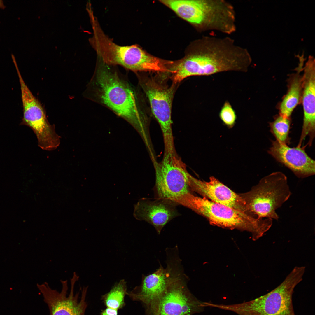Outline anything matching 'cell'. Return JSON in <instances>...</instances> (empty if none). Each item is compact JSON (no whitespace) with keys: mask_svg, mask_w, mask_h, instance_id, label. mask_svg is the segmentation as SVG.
Listing matches in <instances>:
<instances>
[{"mask_svg":"<svg viewBox=\"0 0 315 315\" xmlns=\"http://www.w3.org/2000/svg\"><path fill=\"white\" fill-rule=\"evenodd\" d=\"M176 202L188 208L207 218L214 225L251 232L256 240L262 237L272 224L269 218H258L230 207L218 204L190 192L178 198Z\"/></svg>","mask_w":315,"mask_h":315,"instance_id":"obj_3","label":"cell"},{"mask_svg":"<svg viewBox=\"0 0 315 315\" xmlns=\"http://www.w3.org/2000/svg\"><path fill=\"white\" fill-rule=\"evenodd\" d=\"M155 172V188L159 199L174 201L190 192L185 164L176 152H164L162 161L153 160Z\"/></svg>","mask_w":315,"mask_h":315,"instance_id":"obj_9","label":"cell"},{"mask_svg":"<svg viewBox=\"0 0 315 315\" xmlns=\"http://www.w3.org/2000/svg\"><path fill=\"white\" fill-rule=\"evenodd\" d=\"M126 282L124 279L116 283L110 291L102 296L101 299L107 307L118 310L125 305V297L127 293Z\"/></svg>","mask_w":315,"mask_h":315,"instance_id":"obj_18","label":"cell"},{"mask_svg":"<svg viewBox=\"0 0 315 315\" xmlns=\"http://www.w3.org/2000/svg\"><path fill=\"white\" fill-rule=\"evenodd\" d=\"M190 189L211 201L248 214L245 200L240 195L231 190L213 177L208 182L202 181L190 174L188 178Z\"/></svg>","mask_w":315,"mask_h":315,"instance_id":"obj_14","label":"cell"},{"mask_svg":"<svg viewBox=\"0 0 315 315\" xmlns=\"http://www.w3.org/2000/svg\"><path fill=\"white\" fill-rule=\"evenodd\" d=\"M93 35L90 41L98 57L110 65H120L135 73L159 71L160 59L151 55L136 45L122 46L114 42L104 33L94 16L90 18Z\"/></svg>","mask_w":315,"mask_h":315,"instance_id":"obj_4","label":"cell"},{"mask_svg":"<svg viewBox=\"0 0 315 315\" xmlns=\"http://www.w3.org/2000/svg\"><path fill=\"white\" fill-rule=\"evenodd\" d=\"M268 152L298 178H303L315 174V161L308 155L304 147L291 148L275 140L272 141Z\"/></svg>","mask_w":315,"mask_h":315,"instance_id":"obj_13","label":"cell"},{"mask_svg":"<svg viewBox=\"0 0 315 315\" xmlns=\"http://www.w3.org/2000/svg\"><path fill=\"white\" fill-rule=\"evenodd\" d=\"M301 100L303 110V120L299 141L302 144L305 138H309L308 144L311 145L315 133V61L310 57L303 68Z\"/></svg>","mask_w":315,"mask_h":315,"instance_id":"obj_12","label":"cell"},{"mask_svg":"<svg viewBox=\"0 0 315 315\" xmlns=\"http://www.w3.org/2000/svg\"><path fill=\"white\" fill-rule=\"evenodd\" d=\"M79 279V276L74 272L70 279L71 287L68 295L67 280H60L62 289L60 292L51 288L47 282L37 284V288L48 307L50 315H85L88 306L86 298L88 287L80 289L81 294L79 300L80 290L75 294L74 293L75 285Z\"/></svg>","mask_w":315,"mask_h":315,"instance_id":"obj_11","label":"cell"},{"mask_svg":"<svg viewBox=\"0 0 315 315\" xmlns=\"http://www.w3.org/2000/svg\"><path fill=\"white\" fill-rule=\"evenodd\" d=\"M6 7L3 1L0 0V9H4Z\"/></svg>","mask_w":315,"mask_h":315,"instance_id":"obj_22","label":"cell"},{"mask_svg":"<svg viewBox=\"0 0 315 315\" xmlns=\"http://www.w3.org/2000/svg\"><path fill=\"white\" fill-rule=\"evenodd\" d=\"M176 204L170 200L159 198L142 199L136 205L134 214L137 219L152 225L160 234L165 225L178 215Z\"/></svg>","mask_w":315,"mask_h":315,"instance_id":"obj_16","label":"cell"},{"mask_svg":"<svg viewBox=\"0 0 315 315\" xmlns=\"http://www.w3.org/2000/svg\"><path fill=\"white\" fill-rule=\"evenodd\" d=\"M139 85L148 99L152 112L162 131L164 150L175 149L172 130V108L176 89L173 83L169 85L164 81L165 77H159L136 73Z\"/></svg>","mask_w":315,"mask_h":315,"instance_id":"obj_7","label":"cell"},{"mask_svg":"<svg viewBox=\"0 0 315 315\" xmlns=\"http://www.w3.org/2000/svg\"><path fill=\"white\" fill-rule=\"evenodd\" d=\"M305 270L304 266L295 267L278 286L263 296L241 303L218 304L217 307L239 315H295L292 295Z\"/></svg>","mask_w":315,"mask_h":315,"instance_id":"obj_5","label":"cell"},{"mask_svg":"<svg viewBox=\"0 0 315 315\" xmlns=\"http://www.w3.org/2000/svg\"><path fill=\"white\" fill-rule=\"evenodd\" d=\"M290 122L289 118L279 115L270 124V130L278 141L287 144Z\"/></svg>","mask_w":315,"mask_h":315,"instance_id":"obj_19","label":"cell"},{"mask_svg":"<svg viewBox=\"0 0 315 315\" xmlns=\"http://www.w3.org/2000/svg\"><path fill=\"white\" fill-rule=\"evenodd\" d=\"M219 115L223 123L229 128L232 127L236 123L237 115L235 111L227 100L225 102L222 107Z\"/></svg>","mask_w":315,"mask_h":315,"instance_id":"obj_20","label":"cell"},{"mask_svg":"<svg viewBox=\"0 0 315 315\" xmlns=\"http://www.w3.org/2000/svg\"><path fill=\"white\" fill-rule=\"evenodd\" d=\"M193 52L173 67L170 78L178 84L192 76H208L227 71L246 72L252 60L247 50L229 37L205 36Z\"/></svg>","mask_w":315,"mask_h":315,"instance_id":"obj_1","label":"cell"},{"mask_svg":"<svg viewBox=\"0 0 315 315\" xmlns=\"http://www.w3.org/2000/svg\"><path fill=\"white\" fill-rule=\"evenodd\" d=\"M155 271L147 276H142L141 284L135 287L127 295L132 300L140 301L149 310L167 289L169 282L170 272L167 265L161 264Z\"/></svg>","mask_w":315,"mask_h":315,"instance_id":"obj_15","label":"cell"},{"mask_svg":"<svg viewBox=\"0 0 315 315\" xmlns=\"http://www.w3.org/2000/svg\"><path fill=\"white\" fill-rule=\"evenodd\" d=\"M188 278L181 262L171 265L169 285L148 310L151 315H192L200 310L201 303L187 288Z\"/></svg>","mask_w":315,"mask_h":315,"instance_id":"obj_8","label":"cell"},{"mask_svg":"<svg viewBox=\"0 0 315 315\" xmlns=\"http://www.w3.org/2000/svg\"><path fill=\"white\" fill-rule=\"evenodd\" d=\"M100 315H118V310L107 307L102 311Z\"/></svg>","mask_w":315,"mask_h":315,"instance_id":"obj_21","label":"cell"},{"mask_svg":"<svg viewBox=\"0 0 315 315\" xmlns=\"http://www.w3.org/2000/svg\"><path fill=\"white\" fill-rule=\"evenodd\" d=\"M291 194L286 176L277 172L262 178L249 191L240 195L249 214L259 218H279L276 211Z\"/></svg>","mask_w":315,"mask_h":315,"instance_id":"obj_6","label":"cell"},{"mask_svg":"<svg viewBox=\"0 0 315 315\" xmlns=\"http://www.w3.org/2000/svg\"><path fill=\"white\" fill-rule=\"evenodd\" d=\"M303 62L302 60L298 67L289 78L288 89L279 107L280 115L290 118L293 110L301 100L302 87Z\"/></svg>","mask_w":315,"mask_h":315,"instance_id":"obj_17","label":"cell"},{"mask_svg":"<svg viewBox=\"0 0 315 315\" xmlns=\"http://www.w3.org/2000/svg\"><path fill=\"white\" fill-rule=\"evenodd\" d=\"M112 66L97 58L93 76L84 95L111 110L145 135L148 133V119L135 91Z\"/></svg>","mask_w":315,"mask_h":315,"instance_id":"obj_2","label":"cell"},{"mask_svg":"<svg viewBox=\"0 0 315 315\" xmlns=\"http://www.w3.org/2000/svg\"><path fill=\"white\" fill-rule=\"evenodd\" d=\"M18 75L23 108L22 122L32 129L41 148L47 151L54 150L60 145V137L56 133L54 125L48 122L44 108L27 87L20 73Z\"/></svg>","mask_w":315,"mask_h":315,"instance_id":"obj_10","label":"cell"}]
</instances>
